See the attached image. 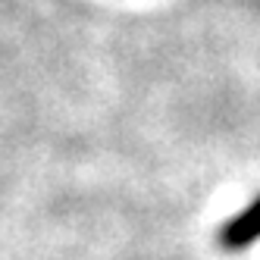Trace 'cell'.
I'll list each match as a JSON object with an SVG mask.
<instances>
[{"label":"cell","instance_id":"cell-1","mask_svg":"<svg viewBox=\"0 0 260 260\" xmlns=\"http://www.w3.org/2000/svg\"><path fill=\"white\" fill-rule=\"evenodd\" d=\"M260 241V198H254L235 219H229L219 229V248L226 251H245Z\"/></svg>","mask_w":260,"mask_h":260}]
</instances>
